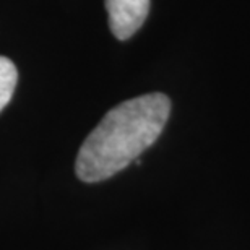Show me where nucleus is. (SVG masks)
Segmentation results:
<instances>
[{
  "label": "nucleus",
  "mask_w": 250,
  "mask_h": 250,
  "mask_svg": "<svg viewBox=\"0 0 250 250\" xmlns=\"http://www.w3.org/2000/svg\"><path fill=\"white\" fill-rule=\"evenodd\" d=\"M109 28L119 41L130 39L142 28L149 12V0H106Z\"/></svg>",
  "instance_id": "f03ea898"
},
{
  "label": "nucleus",
  "mask_w": 250,
  "mask_h": 250,
  "mask_svg": "<svg viewBox=\"0 0 250 250\" xmlns=\"http://www.w3.org/2000/svg\"><path fill=\"white\" fill-rule=\"evenodd\" d=\"M169 114L171 101L163 93L117 104L83 142L75 163L77 176L94 184L121 172L156 142Z\"/></svg>",
  "instance_id": "f257e3e1"
},
{
  "label": "nucleus",
  "mask_w": 250,
  "mask_h": 250,
  "mask_svg": "<svg viewBox=\"0 0 250 250\" xmlns=\"http://www.w3.org/2000/svg\"><path fill=\"white\" fill-rule=\"evenodd\" d=\"M18 82V70L8 57L0 56V112L10 103Z\"/></svg>",
  "instance_id": "7ed1b4c3"
}]
</instances>
